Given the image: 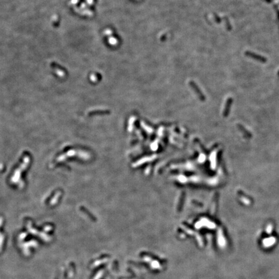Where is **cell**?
Returning <instances> with one entry per match:
<instances>
[{"instance_id": "obj_1", "label": "cell", "mask_w": 279, "mask_h": 279, "mask_svg": "<svg viewBox=\"0 0 279 279\" xmlns=\"http://www.w3.org/2000/svg\"><path fill=\"white\" fill-rule=\"evenodd\" d=\"M247 55L249 56H251L252 58H255V59H257V60H259V61H265V59H264V58H262V57H261V56H258V55H256V54H253V53H247Z\"/></svg>"}]
</instances>
